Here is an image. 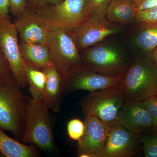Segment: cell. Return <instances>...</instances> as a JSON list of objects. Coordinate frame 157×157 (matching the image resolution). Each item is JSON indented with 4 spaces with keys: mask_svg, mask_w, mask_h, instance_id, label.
<instances>
[{
    "mask_svg": "<svg viewBox=\"0 0 157 157\" xmlns=\"http://www.w3.org/2000/svg\"><path fill=\"white\" fill-rule=\"evenodd\" d=\"M12 72L0 81V128L21 140L28 101Z\"/></svg>",
    "mask_w": 157,
    "mask_h": 157,
    "instance_id": "obj_1",
    "label": "cell"
},
{
    "mask_svg": "<svg viewBox=\"0 0 157 157\" xmlns=\"http://www.w3.org/2000/svg\"><path fill=\"white\" fill-rule=\"evenodd\" d=\"M30 8L50 31L70 32L92 16L86 0H63L56 5Z\"/></svg>",
    "mask_w": 157,
    "mask_h": 157,
    "instance_id": "obj_2",
    "label": "cell"
},
{
    "mask_svg": "<svg viewBox=\"0 0 157 157\" xmlns=\"http://www.w3.org/2000/svg\"><path fill=\"white\" fill-rule=\"evenodd\" d=\"M50 109L45 98H31L28 101L25 129L21 141L46 151L54 148L49 117Z\"/></svg>",
    "mask_w": 157,
    "mask_h": 157,
    "instance_id": "obj_3",
    "label": "cell"
},
{
    "mask_svg": "<svg viewBox=\"0 0 157 157\" xmlns=\"http://www.w3.org/2000/svg\"><path fill=\"white\" fill-rule=\"evenodd\" d=\"M121 87L127 100L143 101L157 94V67L152 61L136 59L123 76Z\"/></svg>",
    "mask_w": 157,
    "mask_h": 157,
    "instance_id": "obj_4",
    "label": "cell"
},
{
    "mask_svg": "<svg viewBox=\"0 0 157 157\" xmlns=\"http://www.w3.org/2000/svg\"><path fill=\"white\" fill-rule=\"evenodd\" d=\"M82 64L104 76L123 75L131 64L124 54L112 44L94 45L80 52Z\"/></svg>",
    "mask_w": 157,
    "mask_h": 157,
    "instance_id": "obj_5",
    "label": "cell"
},
{
    "mask_svg": "<svg viewBox=\"0 0 157 157\" xmlns=\"http://www.w3.org/2000/svg\"><path fill=\"white\" fill-rule=\"evenodd\" d=\"M126 99L120 85L90 93L80 102L85 115L94 116L106 123L115 122Z\"/></svg>",
    "mask_w": 157,
    "mask_h": 157,
    "instance_id": "obj_6",
    "label": "cell"
},
{
    "mask_svg": "<svg viewBox=\"0 0 157 157\" xmlns=\"http://www.w3.org/2000/svg\"><path fill=\"white\" fill-rule=\"evenodd\" d=\"M48 46L52 63L63 78L72 68L82 64L80 52L70 31H50Z\"/></svg>",
    "mask_w": 157,
    "mask_h": 157,
    "instance_id": "obj_7",
    "label": "cell"
},
{
    "mask_svg": "<svg viewBox=\"0 0 157 157\" xmlns=\"http://www.w3.org/2000/svg\"><path fill=\"white\" fill-rule=\"evenodd\" d=\"M122 25L109 21L105 15H92L70 31L79 52L98 44L105 38L118 33Z\"/></svg>",
    "mask_w": 157,
    "mask_h": 157,
    "instance_id": "obj_8",
    "label": "cell"
},
{
    "mask_svg": "<svg viewBox=\"0 0 157 157\" xmlns=\"http://www.w3.org/2000/svg\"><path fill=\"white\" fill-rule=\"evenodd\" d=\"M18 34L10 17L0 18V50L9 63L11 72L21 88L27 84L25 62L19 49Z\"/></svg>",
    "mask_w": 157,
    "mask_h": 157,
    "instance_id": "obj_9",
    "label": "cell"
},
{
    "mask_svg": "<svg viewBox=\"0 0 157 157\" xmlns=\"http://www.w3.org/2000/svg\"><path fill=\"white\" fill-rule=\"evenodd\" d=\"M123 76H108L101 75L81 64L72 68L63 78V92L77 90L96 91L117 85Z\"/></svg>",
    "mask_w": 157,
    "mask_h": 157,
    "instance_id": "obj_10",
    "label": "cell"
},
{
    "mask_svg": "<svg viewBox=\"0 0 157 157\" xmlns=\"http://www.w3.org/2000/svg\"><path fill=\"white\" fill-rule=\"evenodd\" d=\"M84 135L78 142L79 157H101L110 129L106 123L94 116H86Z\"/></svg>",
    "mask_w": 157,
    "mask_h": 157,
    "instance_id": "obj_11",
    "label": "cell"
},
{
    "mask_svg": "<svg viewBox=\"0 0 157 157\" xmlns=\"http://www.w3.org/2000/svg\"><path fill=\"white\" fill-rule=\"evenodd\" d=\"M140 145V135L115 122L110 124L101 157H132L139 151Z\"/></svg>",
    "mask_w": 157,
    "mask_h": 157,
    "instance_id": "obj_12",
    "label": "cell"
},
{
    "mask_svg": "<svg viewBox=\"0 0 157 157\" xmlns=\"http://www.w3.org/2000/svg\"><path fill=\"white\" fill-rule=\"evenodd\" d=\"M116 122L138 135L148 132L153 127L151 117L143 101L126 100Z\"/></svg>",
    "mask_w": 157,
    "mask_h": 157,
    "instance_id": "obj_13",
    "label": "cell"
},
{
    "mask_svg": "<svg viewBox=\"0 0 157 157\" xmlns=\"http://www.w3.org/2000/svg\"><path fill=\"white\" fill-rule=\"evenodd\" d=\"M14 23L20 40L48 45L50 31L27 5Z\"/></svg>",
    "mask_w": 157,
    "mask_h": 157,
    "instance_id": "obj_14",
    "label": "cell"
},
{
    "mask_svg": "<svg viewBox=\"0 0 157 157\" xmlns=\"http://www.w3.org/2000/svg\"><path fill=\"white\" fill-rule=\"evenodd\" d=\"M46 76L45 99L53 112L60 109L62 94L63 92V78L53 63L42 69Z\"/></svg>",
    "mask_w": 157,
    "mask_h": 157,
    "instance_id": "obj_15",
    "label": "cell"
},
{
    "mask_svg": "<svg viewBox=\"0 0 157 157\" xmlns=\"http://www.w3.org/2000/svg\"><path fill=\"white\" fill-rule=\"evenodd\" d=\"M20 53L24 61L42 70L52 63L48 45L36 42H19Z\"/></svg>",
    "mask_w": 157,
    "mask_h": 157,
    "instance_id": "obj_16",
    "label": "cell"
},
{
    "mask_svg": "<svg viewBox=\"0 0 157 157\" xmlns=\"http://www.w3.org/2000/svg\"><path fill=\"white\" fill-rule=\"evenodd\" d=\"M137 12L134 0H111L105 15L111 22L125 25L135 21Z\"/></svg>",
    "mask_w": 157,
    "mask_h": 157,
    "instance_id": "obj_17",
    "label": "cell"
},
{
    "mask_svg": "<svg viewBox=\"0 0 157 157\" xmlns=\"http://www.w3.org/2000/svg\"><path fill=\"white\" fill-rule=\"evenodd\" d=\"M0 152L6 157H35L38 155L35 146L26 145L11 138L1 128Z\"/></svg>",
    "mask_w": 157,
    "mask_h": 157,
    "instance_id": "obj_18",
    "label": "cell"
},
{
    "mask_svg": "<svg viewBox=\"0 0 157 157\" xmlns=\"http://www.w3.org/2000/svg\"><path fill=\"white\" fill-rule=\"evenodd\" d=\"M27 83L32 98H45L46 76L43 70L25 62Z\"/></svg>",
    "mask_w": 157,
    "mask_h": 157,
    "instance_id": "obj_19",
    "label": "cell"
},
{
    "mask_svg": "<svg viewBox=\"0 0 157 157\" xmlns=\"http://www.w3.org/2000/svg\"><path fill=\"white\" fill-rule=\"evenodd\" d=\"M142 27L136 36L137 45L148 52H152L157 46V23H139Z\"/></svg>",
    "mask_w": 157,
    "mask_h": 157,
    "instance_id": "obj_20",
    "label": "cell"
},
{
    "mask_svg": "<svg viewBox=\"0 0 157 157\" xmlns=\"http://www.w3.org/2000/svg\"><path fill=\"white\" fill-rule=\"evenodd\" d=\"M145 157H157V129L152 128L140 135Z\"/></svg>",
    "mask_w": 157,
    "mask_h": 157,
    "instance_id": "obj_21",
    "label": "cell"
},
{
    "mask_svg": "<svg viewBox=\"0 0 157 157\" xmlns=\"http://www.w3.org/2000/svg\"><path fill=\"white\" fill-rule=\"evenodd\" d=\"M85 125L84 122L78 118H73L69 121L67 130L69 137L73 140L79 141L84 135Z\"/></svg>",
    "mask_w": 157,
    "mask_h": 157,
    "instance_id": "obj_22",
    "label": "cell"
},
{
    "mask_svg": "<svg viewBox=\"0 0 157 157\" xmlns=\"http://www.w3.org/2000/svg\"><path fill=\"white\" fill-rule=\"evenodd\" d=\"M92 15H105L107 7L111 0H86Z\"/></svg>",
    "mask_w": 157,
    "mask_h": 157,
    "instance_id": "obj_23",
    "label": "cell"
},
{
    "mask_svg": "<svg viewBox=\"0 0 157 157\" xmlns=\"http://www.w3.org/2000/svg\"><path fill=\"white\" fill-rule=\"evenodd\" d=\"M135 21L138 23H157V8L137 11Z\"/></svg>",
    "mask_w": 157,
    "mask_h": 157,
    "instance_id": "obj_24",
    "label": "cell"
},
{
    "mask_svg": "<svg viewBox=\"0 0 157 157\" xmlns=\"http://www.w3.org/2000/svg\"><path fill=\"white\" fill-rule=\"evenodd\" d=\"M143 103L151 117L153 128L157 129V96L147 98Z\"/></svg>",
    "mask_w": 157,
    "mask_h": 157,
    "instance_id": "obj_25",
    "label": "cell"
},
{
    "mask_svg": "<svg viewBox=\"0 0 157 157\" xmlns=\"http://www.w3.org/2000/svg\"><path fill=\"white\" fill-rule=\"evenodd\" d=\"M9 1L11 12L15 18L22 13L27 5V0H9Z\"/></svg>",
    "mask_w": 157,
    "mask_h": 157,
    "instance_id": "obj_26",
    "label": "cell"
},
{
    "mask_svg": "<svg viewBox=\"0 0 157 157\" xmlns=\"http://www.w3.org/2000/svg\"><path fill=\"white\" fill-rule=\"evenodd\" d=\"M11 72L9 63L0 50V81L6 78Z\"/></svg>",
    "mask_w": 157,
    "mask_h": 157,
    "instance_id": "obj_27",
    "label": "cell"
},
{
    "mask_svg": "<svg viewBox=\"0 0 157 157\" xmlns=\"http://www.w3.org/2000/svg\"><path fill=\"white\" fill-rule=\"evenodd\" d=\"M137 11L157 8V0H134Z\"/></svg>",
    "mask_w": 157,
    "mask_h": 157,
    "instance_id": "obj_28",
    "label": "cell"
},
{
    "mask_svg": "<svg viewBox=\"0 0 157 157\" xmlns=\"http://www.w3.org/2000/svg\"><path fill=\"white\" fill-rule=\"evenodd\" d=\"M63 0H27V6L35 8L45 5H56L61 2Z\"/></svg>",
    "mask_w": 157,
    "mask_h": 157,
    "instance_id": "obj_29",
    "label": "cell"
},
{
    "mask_svg": "<svg viewBox=\"0 0 157 157\" xmlns=\"http://www.w3.org/2000/svg\"><path fill=\"white\" fill-rule=\"evenodd\" d=\"M10 10L9 0H0V18L9 17Z\"/></svg>",
    "mask_w": 157,
    "mask_h": 157,
    "instance_id": "obj_30",
    "label": "cell"
},
{
    "mask_svg": "<svg viewBox=\"0 0 157 157\" xmlns=\"http://www.w3.org/2000/svg\"><path fill=\"white\" fill-rule=\"evenodd\" d=\"M152 62L157 67V46L151 52Z\"/></svg>",
    "mask_w": 157,
    "mask_h": 157,
    "instance_id": "obj_31",
    "label": "cell"
},
{
    "mask_svg": "<svg viewBox=\"0 0 157 157\" xmlns=\"http://www.w3.org/2000/svg\"><path fill=\"white\" fill-rule=\"evenodd\" d=\"M1 155H2V154H1V153L0 152V157L2 156Z\"/></svg>",
    "mask_w": 157,
    "mask_h": 157,
    "instance_id": "obj_32",
    "label": "cell"
},
{
    "mask_svg": "<svg viewBox=\"0 0 157 157\" xmlns=\"http://www.w3.org/2000/svg\"></svg>",
    "mask_w": 157,
    "mask_h": 157,
    "instance_id": "obj_33",
    "label": "cell"
}]
</instances>
